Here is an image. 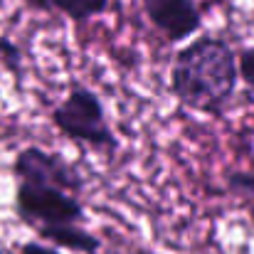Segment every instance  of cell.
<instances>
[{"instance_id": "6", "label": "cell", "mask_w": 254, "mask_h": 254, "mask_svg": "<svg viewBox=\"0 0 254 254\" xmlns=\"http://www.w3.org/2000/svg\"><path fill=\"white\" fill-rule=\"evenodd\" d=\"M42 240L52 242L55 247L62 250H72V252L82 254H96L101 250V240L96 235H91L82 225H60V227H47L37 232Z\"/></svg>"}, {"instance_id": "9", "label": "cell", "mask_w": 254, "mask_h": 254, "mask_svg": "<svg viewBox=\"0 0 254 254\" xmlns=\"http://www.w3.org/2000/svg\"><path fill=\"white\" fill-rule=\"evenodd\" d=\"M237 67H240V79L254 91V47H247L240 52Z\"/></svg>"}, {"instance_id": "3", "label": "cell", "mask_w": 254, "mask_h": 254, "mask_svg": "<svg viewBox=\"0 0 254 254\" xmlns=\"http://www.w3.org/2000/svg\"><path fill=\"white\" fill-rule=\"evenodd\" d=\"M52 124L64 138L94 151L114 153L119 148V138L106 121L99 94L84 84L72 86L69 94L52 109Z\"/></svg>"}, {"instance_id": "2", "label": "cell", "mask_w": 254, "mask_h": 254, "mask_svg": "<svg viewBox=\"0 0 254 254\" xmlns=\"http://www.w3.org/2000/svg\"><path fill=\"white\" fill-rule=\"evenodd\" d=\"M237 79L240 67L230 42L217 35H200L175 55L170 91L188 109L220 116L235 96Z\"/></svg>"}, {"instance_id": "7", "label": "cell", "mask_w": 254, "mask_h": 254, "mask_svg": "<svg viewBox=\"0 0 254 254\" xmlns=\"http://www.w3.org/2000/svg\"><path fill=\"white\" fill-rule=\"evenodd\" d=\"M227 188L237 195H247L254 200V170H232L225 178Z\"/></svg>"}, {"instance_id": "1", "label": "cell", "mask_w": 254, "mask_h": 254, "mask_svg": "<svg viewBox=\"0 0 254 254\" xmlns=\"http://www.w3.org/2000/svg\"><path fill=\"white\" fill-rule=\"evenodd\" d=\"M17 178L15 212L30 227L47 230L60 225H82L84 202L77 192L84 190V180L60 153L40 146H25L12 161Z\"/></svg>"}, {"instance_id": "8", "label": "cell", "mask_w": 254, "mask_h": 254, "mask_svg": "<svg viewBox=\"0 0 254 254\" xmlns=\"http://www.w3.org/2000/svg\"><path fill=\"white\" fill-rule=\"evenodd\" d=\"M0 57H2V62H5L12 72H20L22 52H20V47H17L12 40H7V37H2V35H0Z\"/></svg>"}, {"instance_id": "4", "label": "cell", "mask_w": 254, "mask_h": 254, "mask_svg": "<svg viewBox=\"0 0 254 254\" xmlns=\"http://www.w3.org/2000/svg\"><path fill=\"white\" fill-rule=\"evenodd\" d=\"M141 7L168 42H183L202 27V10L195 0H141Z\"/></svg>"}, {"instance_id": "10", "label": "cell", "mask_w": 254, "mask_h": 254, "mask_svg": "<svg viewBox=\"0 0 254 254\" xmlns=\"http://www.w3.org/2000/svg\"><path fill=\"white\" fill-rule=\"evenodd\" d=\"M20 254H62L57 247H47L42 242H25Z\"/></svg>"}, {"instance_id": "5", "label": "cell", "mask_w": 254, "mask_h": 254, "mask_svg": "<svg viewBox=\"0 0 254 254\" xmlns=\"http://www.w3.org/2000/svg\"><path fill=\"white\" fill-rule=\"evenodd\" d=\"M30 10L37 12H60L72 22H86L109 10L111 0H22Z\"/></svg>"}]
</instances>
